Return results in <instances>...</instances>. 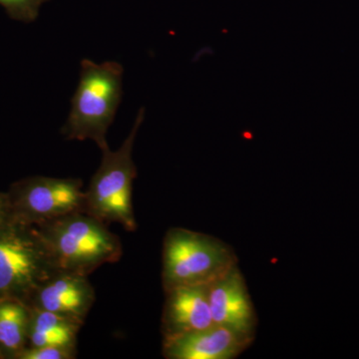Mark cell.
I'll return each instance as SVG.
<instances>
[{
    "mask_svg": "<svg viewBox=\"0 0 359 359\" xmlns=\"http://www.w3.org/2000/svg\"><path fill=\"white\" fill-rule=\"evenodd\" d=\"M30 309L18 299H0V358L18 359L27 347Z\"/></svg>",
    "mask_w": 359,
    "mask_h": 359,
    "instance_id": "12",
    "label": "cell"
},
{
    "mask_svg": "<svg viewBox=\"0 0 359 359\" xmlns=\"http://www.w3.org/2000/svg\"><path fill=\"white\" fill-rule=\"evenodd\" d=\"M124 69L115 61L97 65L84 59L79 82L62 133L68 140H92L101 151L109 148L106 134L121 103Z\"/></svg>",
    "mask_w": 359,
    "mask_h": 359,
    "instance_id": "2",
    "label": "cell"
},
{
    "mask_svg": "<svg viewBox=\"0 0 359 359\" xmlns=\"http://www.w3.org/2000/svg\"><path fill=\"white\" fill-rule=\"evenodd\" d=\"M56 271L36 226L11 219L0 226V299L27 304Z\"/></svg>",
    "mask_w": 359,
    "mask_h": 359,
    "instance_id": "5",
    "label": "cell"
},
{
    "mask_svg": "<svg viewBox=\"0 0 359 359\" xmlns=\"http://www.w3.org/2000/svg\"><path fill=\"white\" fill-rule=\"evenodd\" d=\"M57 271L89 276L120 261L122 244L107 224L84 212L36 226Z\"/></svg>",
    "mask_w": 359,
    "mask_h": 359,
    "instance_id": "1",
    "label": "cell"
},
{
    "mask_svg": "<svg viewBox=\"0 0 359 359\" xmlns=\"http://www.w3.org/2000/svg\"><path fill=\"white\" fill-rule=\"evenodd\" d=\"M11 219V210L8 193H0V226Z\"/></svg>",
    "mask_w": 359,
    "mask_h": 359,
    "instance_id": "15",
    "label": "cell"
},
{
    "mask_svg": "<svg viewBox=\"0 0 359 359\" xmlns=\"http://www.w3.org/2000/svg\"><path fill=\"white\" fill-rule=\"evenodd\" d=\"M214 325L233 330L254 341L257 316L238 266L205 285Z\"/></svg>",
    "mask_w": 359,
    "mask_h": 359,
    "instance_id": "7",
    "label": "cell"
},
{
    "mask_svg": "<svg viewBox=\"0 0 359 359\" xmlns=\"http://www.w3.org/2000/svg\"><path fill=\"white\" fill-rule=\"evenodd\" d=\"M76 355V346H48L26 347L18 359H73Z\"/></svg>",
    "mask_w": 359,
    "mask_h": 359,
    "instance_id": "14",
    "label": "cell"
},
{
    "mask_svg": "<svg viewBox=\"0 0 359 359\" xmlns=\"http://www.w3.org/2000/svg\"><path fill=\"white\" fill-rule=\"evenodd\" d=\"M47 1L49 0H0V6L13 20L30 23L37 20L40 8Z\"/></svg>",
    "mask_w": 359,
    "mask_h": 359,
    "instance_id": "13",
    "label": "cell"
},
{
    "mask_svg": "<svg viewBox=\"0 0 359 359\" xmlns=\"http://www.w3.org/2000/svg\"><path fill=\"white\" fill-rule=\"evenodd\" d=\"M161 318L163 339L200 332L214 325L205 285L175 287L165 292Z\"/></svg>",
    "mask_w": 359,
    "mask_h": 359,
    "instance_id": "10",
    "label": "cell"
},
{
    "mask_svg": "<svg viewBox=\"0 0 359 359\" xmlns=\"http://www.w3.org/2000/svg\"><path fill=\"white\" fill-rule=\"evenodd\" d=\"M238 266L235 250L207 233L172 228L163 242L162 285L175 287L208 285Z\"/></svg>",
    "mask_w": 359,
    "mask_h": 359,
    "instance_id": "3",
    "label": "cell"
},
{
    "mask_svg": "<svg viewBox=\"0 0 359 359\" xmlns=\"http://www.w3.org/2000/svg\"><path fill=\"white\" fill-rule=\"evenodd\" d=\"M95 299V290L88 276L56 271L35 290L27 304L84 323Z\"/></svg>",
    "mask_w": 359,
    "mask_h": 359,
    "instance_id": "8",
    "label": "cell"
},
{
    "mask_svg": "<svg viewBox=\"0 0 359 359\" xmlns=\"http://www.w3.org/2000/svg\"><path fill=\"white\" fill-rule=\"evenodd\" d=\"M11 219L39 226L53 219L85 212V191L80 179L35 176L9 189Z\"/></svg>",
    "mask_w": 359,
    "mask_h": 359,
    "instance_id": "6",
    "label": "cell"
},
{
    "mask_svg": "<svg viewBox=\"0 0 359 359\" xmlns=\"http://www.w3.org/2000/svg\"><path fill=\"white\" fill-rule=\"evenodd\" d=\"M30 320L27 347L76 346L81 321L29 306Z\"/></svg>",
    "mask_w": 359,
    "mask_h": 359,
    "instance_id": "11",
    "label": "cell"
},
{
    "mask_svg": "<svg viewBox=\"0 0 359 359\" xmlns=\"http://www.w3.org/2000/svg\"><path fill=\"white\" fill-rule=\"evenodd\" d=\"M144 121V109L138 113L133 128L116 151H102V160L85 191V212L106 224H121L124 230H137L133 200V183L137 168L133 148L137 133Z\"/></svg>",
    "mask_w": 359,
    "mask_h": 359,
    "instance_id": "4",
    "label": "cell"
},
{
    "mask_svg": "<svg viewBox=\"0 0 359 359\" xmlns=\"http://www.w3.org/2000/svg\"><path fill=\"white\" fill-rule=\"evenodd\" d=\"M254 341L229 328L212 327L179 337L163 339V355L167 359H233Z\"/></svg>",
    "mask_w": 359,
    "mask_h": 359,
    "instance_id": "9",
    "label": "cell"
}]
</instances>
